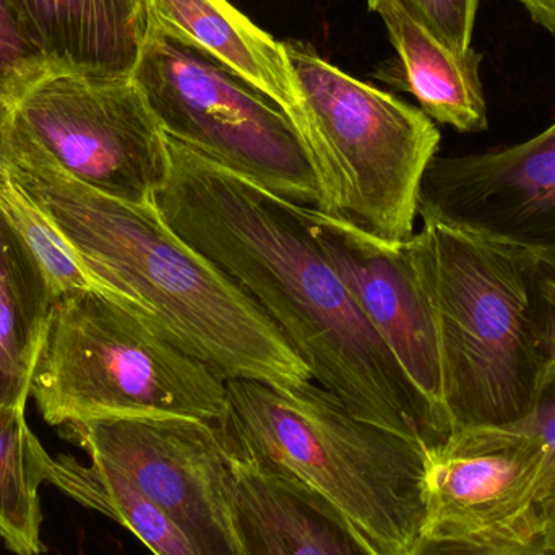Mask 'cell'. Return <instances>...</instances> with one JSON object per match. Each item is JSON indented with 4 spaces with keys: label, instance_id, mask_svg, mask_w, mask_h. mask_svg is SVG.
<instances>
[{
    "label": "cell",
    "instance_id": "obj_26",
    "mask_svg": "<svg viewBox=\"0 0 555 555\" xmlns=\"http://www.w3.org/2000/svg\"><path fill=\"white\" fill-rule=\"evenodd\" d=\"M16 107L12 101L0 98V182L9 181L13 143L16 135Z\"/></svg>",
    "mask_w": 555,
    "mask_h": 555
},
{
    "label": "cell",
    "instance_id": "obj_25",
    "mask_svg": "<svg viewBox=\"0 0 555 555\" xmlns=\"http://www.w3.org/2000/svg\"><path fill=\"white\" fill-rule=\"evenodd\" d=\"M416 555H555L550 551L530 546H465V544L433 543L424 541Z\"/></svg>",
    "mask_w": 555,
    "mask_h": 555
},
{
    "label": "cell",
    "instance_id": "obj_11",
    "mask_svg": "<svg viewBox=\"0 0 555 555\" xmlns=\"http://www.w3.org/2000/svg\"><path fill=\"white\" fill-rule=\"evenodd\" d=\"M307 223L362 315L371 323L414 390L447 433L442 359L429 297L414 269L406 243L387 246L313 207Z\"/></svg>",
    "mask_w": 555,
    "mask_h": 555
},
{
    "label": "cell",
    "instance_id": "obj_12",
    "mask_svg": "<svg viewBox=\"0 0 555 555\" xmlns=\"http://www.w3.org/2000/svg\"><path fill=\"white\" fill-rule=\"evenodd\" d=\"M421 215L534 250L555 249V122L520 145L430 162Z\"/></svg>",
    "mask_w": 555,
    "mask_h": 555
},
{
    "label": "cell",
    "instance_id": "obj_21",
    "mask_svg": "<svg viewBox=\"0 0 555 555\" xmlns=\"http://www.w3.org/2000/svg\"><path fill=\"white\" fill-rule=\"evenodd\" d=\"M55 74L33 31L25 0H0V98L16 104Z\"/></svg>",
    "mask_w": 555,
    "mask_h": 555
},
{
    "label": "cell",
    "instance_id": "obj_1",
    "mask_svg": "<svg viewBox=\"0 0 555 555\" xmlns=\"http://www.w3.org/2000/svg\"><path fill=\"white\" fill-rule=\"evenodd\" d=\"M168 137V135H166ZM169 176L155 205L272 320L313 382L359 420L427 449L450 434L362 315L293 204L168 137Z\"/></svg>",
    "mask_w": 555,
    "mask_h": 555
},
{
    "label": "cell",
    "instance_id": "obj_6",
    "mask_svg": "<svg viewBox=\"0 0 555 555\" xmlns=\"http://www.w3.org/2000/svg\"><path fill=\"white\" fill-rule=\"evenodd\" d=\"M29 398L49 426L106 416H181L217 424L227 382L145 315L98 291L52 304Z\"/></svg>",
    "mask_w": 555,
    "mask_h": 555
},
{
    "label": "cell",
    "instance_id": "obj_19",
    "mask_svg": "<svg viewBox=\"0 0 555 555\" xmlns=\"http://www.w3.org/2000/svg\"><path fill=\"white\" fill-rule=\"evenodd\" d=\"M23 404L0 403V538L15 555H42L39 486L51 455L29 429Z\"/></svg>",
    "mask_w": 555,
    "mask_h": 555
},
{
    "label": "cell",
    "instance_id": "obj_5",
    "mask_svg": "<svg viewBox=\"0 0 555 555\" xmlns=\"http://www.w3.org/2000/svg\"><path fill=\"white\" fill-rule=\"evenodd\" d=\"M299 93L291 120L317 185L315 208L387 246L413 237L440 132L423 111L283 42Z\"/></svg>",
    "mask_w": 555,
    "mask_h": 555
},
{
    "label": "cell",
    "instance_id": "obj_3",
    "mask_svg": "<svg viewBox=\"0 0 555 555\" xmlns=\"http://www.w3.org/2000/svg\"><path fill=\"white\" fill-rule=\"evenodd\" d=\"M227 390L215 426L234 460L328 502L375 555L417 554L430 449L359 420L313 382L230 380Z\"/></svg>",
    "mask_w": 555,
    "mask_h": 555
},
{
    "label": "cell",
    "instance_id": "obj_10",
    "mask_svg": "<svg viewBox=\"0 0 555 555\" xmlns=\"http://www.w3.org/2000/svg\"><path fill=\"white\" fill-rule=\"evenodd\" d=\"M426 482L433 543L530 546L555 507L543 452L515 426L456 430L430 450Z\"/></svg>",
    "mask_w": 555,
    "mask_h": 555
},
{
    "label": "cell",
    "instance_id": "obj_9",
    "mask_svg": "<svg viewBox=\"0 0 555 555\" xmlns=\"http://www.w3.org/2000/svg\"><path fill=\"white\" fill-rule=\"evenodd\" d=\"M65 437L116 466L204 555H247L227 452L215 424L181 416H106L67 424Z\"/></svg>",
    "mask_w": 555,
    "mask_h": 555
},
{
    "label": "cell",
    "instance_id": "obj_23",
    "mask_svg": "<svg viewBox=\"0 0 555 555\" xmlns=\"http://www.w3.org/2000/svg\"><path fill=\"white\" fill-rule=\"evenodd\" d=\"M540 447L547 478L555 491V362H551L530 416L514 424ZM555 508V507H554Z\"/></svg>",
    "mask_w": 555,
    "mask_h": 555
},
{
    "label": "cell",
    "instance_id": "obj_16",
    "mask_svg": "<svg viewBox=\"0 0 555 555\" xmlns=\"http://www.w3.org/2000/svg\"><path fill=\"white\" fill-rule=\"evenodd\" d=\"M377 12L400 55L401 88L416 98L421 111L459 132L488 129V104L479 77L482 55L473 48L455 52L443 46L400 0H385Z\"/></svg>",
    "mask_w": 555,
    "mask_h": 555
},
{
    "label": "cell",
    "instance_id": "obj_14",
    "mask_svg": "<svg viewBox=\"0 0 555 555\" xmlns=\"http://www.w3.org/2000/svg\"><path fill=\"white\" fill-rule=\"evenodd\" d=\"M57 74L132 77L149 35L146 0H25Z\"/></svg>",
    "mask_w": 555,
    "mask_h": 555
},
{
    "label": "cell",
    "instance_id": "obj_7",
    "mask_svg": "<svg viewBox=\"0 0 555 555\" xmlns=\"http://www.w3.org/2000/svg\"><path fill=\"white\" fill-rule=\"evenodd\" d=\"M132 78L169 139L284 201L315 208V179L296 129L246 78L152 25Z\"/></svg>",
    "mask_w": 555,
    "mask_h": 555
},
{
    "label": "cell",
    "instance_id": "obj_24",
    "mask_svg": "<svg viewBox=\"0 0 555 555\" xmlns=\"http://www.w3.org/2000/svg\"><path fill=\"white\" fill-rule=\"evenodd\" d=\"M534 302L547 356L555 362V249L537 250Z\"/></svg>",
    "mask_w": 555,
    "mask_h": 555
},
{
    "label": "cell",
    "instance_id": "obj_28",
    "mask_svg": "<svg viewBox=\"0 0 555 555\" xmlns=\"http://www.w3.org/2000/svg\"><path fill=\"white\" fill-rule=\"evenodd\" d=\"M533 544L534 546L540 547V550L555 553V508L553 514H551L546 528H544L543 537H541L540 541H537V543Z\"/></svg>",
    "mask_w": 555,
    "mask_h": 555
},
{
    "label": "cell",
    "instance_id": "obj_22",
    "mask_svg": "<svg viewBox=\"0 0 555 555\" xmlns=\"http://www.w3.org/2000/svg\"><path fill=\"white\" fill-rule=\"evenodd\" d=\"M434 38L455 52L472 48L478 0H400Z\"/></svg>",
    "mask_w": 555,
    "mask_h": 555
},
{
    "label": "cell",
    "instance_id": "obj_18",
    "mask_svg": "<svg viewBox=\"0 0 555 555\" xmlns=\"http://www.w3.org/2000/svg\"><path fill=\"white\" fill-rule=\"evenodd\" d=\"M90 460V465H83L70 455L51 456L46 482L122 525L155 555H204L116 466L96 456Z\"/></svg>",
    "mask_w": 555,
    "mask_h": 555
},
{
    "label": "cell",
    "instance_id": "obj_29",
    "mask_svg": "<svg viewBox=\"0 0 555 555\" xmlns=\"http://www.w3.org/2000/svg\"><path fill=\"white\" fill-rule=\"evenodd\" d=\"M384 2L385 0H367L369 9H371L372 12H377L378 5Z\"/></svg>",
    "mask_w": 555,
    "mask_h": 555
},
{
    "label": "cell",
    "instance_id": "obj_8",
    "mask_svg": "<svg viewBox=\"0 0 555 555\" xmlns=\"http://www.w3.org/2000/svg\"><path fill=\"white\" fill-rule=\"evenodd\" d=\"M31 139L70 178L132 204H155L169 176L168 137L132 77L55 74L15 104Z\"/></svg>",
    "mask_w": 555,
    "mask_h": 555
},
{
    "label": "cell",
    "instance_id": "obj_17",
    "mask_svg": "<svg viewBox=\"0 0 555 555\" xmlns=\"http://www.w3.org/2000/svg\"><path fill=\"white\" fill-rule=\"evenodd\" d=\"M55 297L0 214V403L23 404Z\"/></svg>",
    "mask_w": 555,
    "mask_h": 555
},
{
    "label": "cell",
    "instance_id": "obj_27",
    "mask_svg": "<svg viewBox=\"0 0 555 555\" xmlns=\"http://www.w3.org/2000/svg\"><path fill=\"white\" fill-rule=\"evenodd\" d=\"M534 22L555 35V0H520Z\"/></svg>",
    "mask_w": 555,
    "mask_h": 555
},
{
    "label": "cell",
    "instance_id": "obj_15",
    "mask_svg": "<svg viewBox=\"0 0 555 555\" xmlns=\"http://www.w3.org/2000/svg\"><path fill=\"white\" fill-rule=\"evenodd\" d=\"M149 25L189 42L259 88L293 120L299 93L283 42L228 0H146Z\"/></svg>",
    "mask_w": 555,
    "mask_h": 555
},
{
    "label": "cell",
    "instance_id": "obj_2",
    "mask_svg": "<svg viewBox=\"0 0 555 555\" xmlns=\"http://www.w3.org/2000/svg\"><path fill=\"white\" fill-rule=\"evenodd\" d=\"M9 175L114 300L145 315L224 382L281 388L313 382L275 323L172 231L155 204L119 201L70 178L20 120Z\"/></svg>",
    "mask_w": 555,
    "mask_h": 555
},
{
    "label": "cell",
    "instance_id": "obj_20",
    "mask_svg": "<svg viewBox=\"0 0 555 555\" xmlns=\"http://www.w3.org/2000/svg\"><path fill=\"white\" fill-rule=\"evenodd\" d=\"M0 214L41 270L55 299L77 291H98L111 297L85 269L74 247L48 215L12 179L0 182Z\"/></svg>",
    "mask_w": 555,
    "mask_h": 555
},
{
    "label": "cell",
    "instance_id": "obj_13",
    "mask_svg": "<svg viewBox=\"0 0 555 555\" xmlns=\"http://www.w3.org/2000/svg\"><path fill=\"white\" fill-rule=\"evenodd\" d=\"M228 491L247 555H375L328 502L231 455Z\"/></svg>",
    "mask_w": 555,
    "mask_h": 555
},
{
    "label": "cell",
    "instance_id": "obj_4",
    "mask_svg": "<svg viewBox=\"0 0 555 555\" xmlns=\"http://www.w3.org/2000/svg\"><path fill=\"white\" fill-rule=\"evenodd\" d=\"M421 220L406 246L436 319L450 429L514 426L530 416L551 365L534 302L537 250Z\"/></svg>",
    "mask_w": 555,
    "mask_h": 555
}]
</instances>
